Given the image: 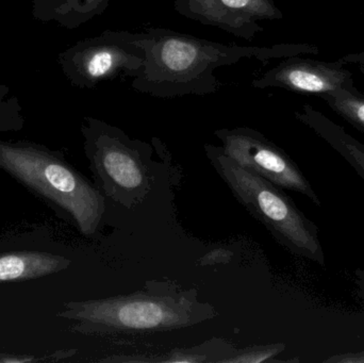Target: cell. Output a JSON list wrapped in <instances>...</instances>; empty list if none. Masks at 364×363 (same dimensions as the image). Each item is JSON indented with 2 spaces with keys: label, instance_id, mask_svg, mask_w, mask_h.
<instances>
[{
  "label": "cell",
  "instance_id": "cell-15",
  "mask_svg": "<svg viewBox=\"0 0 364 363\" xmlns=\"http://www.w3.org/2000/svg\"><path fill=\"white\" fill-rule=\"evenodd\" d=\"M329 93L331 106L364 132V100L354 97L340 87Z\"/></svg>",
  "mask_w": 364,
  "mask_h": 363
},
{
  "label": "cell",
  "instance_id": "cell-2",
  "mask_svg": "<svg viewBox=\"0 0 364 363\" xmlns=\"http://www.w3.org/2000/svg\"><path fill=\"white\" fill-rule=\"evenodd\" d=\"M58 317L75 322L70 332L87 336L149 334L192 327L218 317L196 289L172 281H149L140 291L102 300H72Z\"/></svg>",
  "mask_w": 364,
  "mask_h": 363
},
{
  "label": "cell",
  "instance_id": "cell-1",
  "mask_svg": "<svg viewBox=\"0 0 364 363\" xmlns=\"http://www.w3.org/2000/svg\"><path fill=\"white\" fill-rule=\"evenodd\" d=\"M134 36L144 50L145 63L132 87L158 98L211 95L220 89L218 68L243 59L265 61L289 53L284 46L222 44L160 27L147 28Z\"/></svg>",
  "mask_w": 364,
  "mask_h": 363
},
{
  "label": "cell",
  "instance_id": "cell-17",
  "mask_svg": "<svg viewBox=\"0 0 364 363\" xmlns=\"http://www.w3.org/2000/svg\"><path fill=\"white\" fill-rule=\"evenodd\" d=\"M324 363H364V351L337 354L325 359Z\"/></svg>",
  "mask_w": 364,
  "mask_h": 363
},
{
  "label": "cell",
  "instance_id": "cell-18",
  "mask_svg": "<svg viewBox=\"0 0 364 363\" xmlns=\"http://www.w3.org/2000/svg\"><path fill=\"white\" fill-rule=\"evenodd\" d=\"M230 258V251H225V249H216L203 257L200 261H203L201 262L203 264H218V260H220V264H225V262H228Z\"/></svg>",
  "mask_w": 364,
  "mask_h": 363
},
{
  "label": "cell",
  "instance_id": "cell-9",
  "mask_svg": "<svg viewBox=\"0 0 364 363\" xmlns=\"http://www.w3.org/2000/svg\"><path fill=\"white\" fill-rule=\"evenodd\" d=\"M344 78L340 72L297 62H284L252 81L256 89L284 87L308 93H329L339 89Z\"/></svg>",
  "mask_w": 364,
  "mask_h": 363
},
{
  "label": "cell",
  "instance_id": "cell-4",
  "mask_svg": "<svg viewBox=\"0 0 364 363\" xmlns=\"http://www.w3.org/2000/svg\"><path fill=\"white\" fill-rule=\"evenodd\" d=\"M205 155L241 206L290 253L326 266L318 228L284 190L237 166L220 147L205 145Z\"/></svg>",
  "mask_w": 364,
  "mask_h": 363
},
{
  "label": "cell",
  "instance_id": "cell-14",
  "mask_svg": "<svg viewBox=\"0 0 364 363\" xmlns=\"http://www.w3.org/2000/svg\"><path fill=\"white\" fill-rule=\"evenodd\" d=\"M10 92L8 85H0V134L21 131L26 123L18 97Z\"/></svg>",
  "mask_w": 364,
  "mask_h": 363
},
{
  "label": "cell",
  "instance_id": "cell-10",
  "mask_svg": "<svg viewBox=\"0 0 364 363\" xmlns=\"http://www.w3.org/2000/svg\"><path fill=\"white\" fill-rule=\"evenodd\" d=\"M113 0H31L32 17L76 29L106 12Z\"/></svg>",
  "mask_w": 364,
  "mask_h": 363
},
{
  "label": "cell",
  "instance_id": "cell-8",
  "mask_svg": "<svg viewBox=\"0 0 364 363\" xmlns=\"http://www.w3.org/2000/svg\"><path fill=\"white\" fill-rule=\"evenodd\" d=\"M174 9L191 21L245 40L262 32V21L282 16L274 0H175Z\"/></svg>",
  "mask_w": 364,
  "mask_h": 363
},
{
  "label": "cell",
  "instance_id": "cell-13",
  "mask_svg": "<svg viewBox=\"0 0 364 363\" xmlns=\"http://www.w3.org/2000/svg\"><path fill=\"white\" fill-rule=\"evenodd\" d=\"M237 347L222 338H212L199 347L175 349L159 362L223 363L230 357Z\"/></svg>",
  "mask_w": 364,
  "mask_h": 363
},
{
  "label": "cell",
  "instance_id": "cell-3",
  "mask_svg": "<svg viewBox=\"0 0 364 363\" xmlns=\"http://www.w3.org/2000/svg\"><path fill=\"white\" fill-rule=\"evenodd\" d=\"M0 170L60 211L82 236H95L106 212V197L61 151L30 141L0 140Z\"/></svg>",
  "mask_w": 364,
  "mask_h": 363
},
{
  "label": "cell",
  "instance_id": "cell-5",
  "mask_svg": "<svg viewBox=\"0 0 364 363\" xmlns=\"http://www.w3.org/2000/svg\"><path fill=\"white\" fill-rule=\"evenodd\" d=\"M81 134L95 185L105 197L127 209L144 202L155 185L151 146L94 117L83 119Z\"/></svg>",
  "mask_w": 364,
  "mask_h": 363
},
{
  "label": "cell",
  "instance_id": "cell-12",
  "mask_svg": "<svg viewBox=\"0 0 364 363\" xmlns=\"http://www.w3.org/2000/svg\"><path fill=\"white\" fill-rule=\"evenodd\" d=\"M304 123L314 128L316 134H320L357 173L364 181V144L355 140L352 136L346 134L339 126L329 121L318 119L311 115H301Z\"/></svg>",
  "mask_w": 364,
  "mask_h": 363
},
{
  "label": "cell",
  "instance_id": "cell-6",
  "mask_svg": "<svg viewBox=\"0 0 364 363\" xmlns=\"http://www.w3.org/2000/svg\"><path fill=\"white\" fill-rule=\"evenodd\" d=\"M144 63V50L134 33L112 30L79 40L58 55L64 76L79 89H95L126 77L136 78Z\"/></svg>",
  "mask_w": 364,
  "mask_h": 363
},
{
  "label": "cell",
  "instance_id": "cell-11",
  "mask_svg": "<svg viewBox=\"0 0 364 363\" xmlns=\"http://www.w3.org/2000/svg\"><path fill=\"white\" fill-rule=\"evenodd\" d=\"M72 261L45 251H14L0 255V283L30 281L66 270Z\"/></svg>",
  "mask_w": 364,
  "mask_h": 363
},
{
  "label": "cell",
  "instance_id": "cell-7",
  "mask_svg": "<svg viewBox=\"0 0 364 363\" xmlns=\"http://www.w3.org/2000/svg\"><path fill=\"white\" fill-rule=\"evenodd\" d=\"M222 143L220 149L247 172L263 177L284 190L306 196L316 206L320 197L307 177L290 156L265 138L261 132L248 127L223 128L215 131Z\"/></svg>",
  "mask_w": 364,
  "mask_h": 363
},
{
  "label": "cell",
  "instance_id": "cell-16",
  "mask_svg": "<svg viewBox=\"0 0 364 363\" xmlns=\"http://www.w3.org/2000/svg\"><path fill=\"white\" fill-rule=\"evenodd\" d=\"M284 343H273V345H255L246 349L237 350L225 359L223 363H261L275 362L274 358L284 353L286 350Z\"/></svg>",
  "mask_w": 364,
  "mask_h": 363
}]
</instances>
